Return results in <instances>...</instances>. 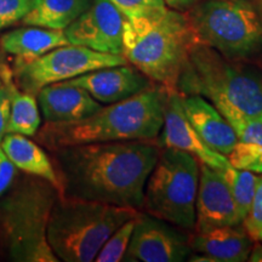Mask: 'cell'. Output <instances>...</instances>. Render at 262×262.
<instances>
[{
  "label": "cell",
  "instance_id": "11",
  "mask_svg": "<svg viewBox=\"0 0 262 262\" xmlns=\"http://www.w3.org/2000/svg\"><path fill=\"white\" fill-rule=\"evenodd\" d=\"M124 19L111 0H94L63 32L70 44L98 52L123 55Z\"/></svg>",
  "mask_w": 262,
  "mask_h": 262
},
{
  "label": "cell",
  "instance_id": "24",
  "mask_svg": "<svg viewBox=\"0 0 262 262\" xmlns=\"http://www.w3.org/2000/svg\"><path fill=\"white\" fill-rule=\"evenodd\" d=\"M135 217L130 219L119 226L116 231L111 234L106 243L98 251L95 261L97 262H119L123 261L125 256L127 247H129L131 234H133Z\"/></svg>",
  "mask_w": 262,
  "mask_h": 262
},
{
  "label": "cell",
  "instance_id": "9",
  "mask_svg": "<svg viewBox=\"0 0 262 262\" xmlns=\"http://www.w3.org/2000/svg\"><path fill=\"white\" fill-rule=\"evenodd\" d=\"M127 63L123 55L106 54L80 45L67 44L19 67H14L18 89L37 96L45 85L66 81L106 67Z\"/></svg>",
  "mask_w": 262,
  "mask_h": 262
},
{
  "label": "cell",
  "instance_id": "25",
  "mask_svg": "<svg viewBox=\"0 0 262 262\" xmlns=\"http://www.w3.org/2000/svg\"><path fill=\"white\" fill-rule=\"evenodd\" d=\"M231 166L239 170H248L262 175V147L254 143L241 142L227 156Z\"/></svg>",
  "mask_w": 262,
  "mask_h": 262
},
{
  "label": "cell",
  "instance_id": "26",
  "mask_svg": "<svg viewBox=\"0 0 262 262\" xmlns=\"http://www.w3.org/2000/svg\"><path fill=\"white\" fill-rule=\"evenodd\" d=\"M124 18L130 19L166 8L164 0H111Z\"/></svg>",
  "mask_w": 262,
  "mask_h": 262
},
{
  "label": "cell",
  "instance_id": "6",
  "mask_svg": "<svg viewBox=\"0 0 262 262\" xmlns=\"http://www.w3.org/2000/svg\"><path fill=\"white\" fill-rule=\"evenodd\" d=\"M137 211L85 199L58 198L49 220L48 242L58 260L95 261L111 234Z\"/></svg>",
  "mask_w": 262,
  "mask_h": 262
},
{
  "label": "cell",
  "instance_id": "12",
  "mask_svg": "<svg viewBox=\"0 0 262 262\" xmlns=\"http://www.w3.org/2000/svg\"><path fill=\"white\" fill-rule=\"evenodd\" d=\"M242 225L224 170L199 163L195 201V231Z\"/></svg>",
  "mask_w": 262,
  "mask_h": 262
},
{
  "label": "cell",
  "instance_id": "20",
  "mask_svg": "<svg viewBox=\"0 0 262 262\" xmlns=\"http://www.w3.org/2000/svg\"><path fill=\"white\" fill-rule=\"evenodd\" d=\"M0 79L3 86L9 91L11 101L8 134L15 133L25 136H34L40 126V116L35 95L18 89L15 83L14 73L4 63H0Z\"/></svg>",
  "mask_w": 262,
  "mask_h": 262
},
{
  "label": "cell",
  "instance_id": "21",
  "mask_svg": "<svg viewBox=\"0 0 262 262\" xmlns=\"http://www.w3.org/2000/svg\"><path fill=\"white\" fill-rule=\"evenodd\" d=\"M94 0H32L22 22L28 26L63 31L75 21Z\"/></svg>",
  "mask_w": 262,
  "mask_h": 262
},
{
  "label": "cell",
  "instance_id": "17",
  "mask_svg": "<svg viewBox=\"0 0 262 262\" xmlns=\"http://www.w3.org/2000/svg\"><path fill=\"white\" fill-rule=\"evenodd\" d=\"M189 244L193 253L204 254L215 262L248 261L254 245L253 239L241 225L195 231L191 234Z\"/></svg>",
  "mask_w": 262,
  "mask_h": 262
},
{
  "label": "cell",
  "instance_id": "19",
  "mask_svg": "<svg viewBox=\"0 0 262 262\" xmlns=\"http://www.w3.org/2000/svg\"><path fill=\"white\" fill-rule=\"evenodd\" d=\"M0 147L16 168L47 180L57 188L61 196V183L54 164L37 143L21 134L10 133L4 136Z\"/></svg>",
  "mask_w": 262,
  "mask_h": 262
},
{
  "label": "cell",
  "instance_id": "2",
  "mask_svg": "<svg viewBox=\"0 0 262 262\" xmlns=\"http://www.w3.org/2000/svg\"><path fill=\"white\" fill-rule=\"evenodd\" d=\"M169 90L155 84L142 93L111 103L71 123H47L37 141L54 150L61 147L114 141H157L164 122Z\"/></svg>",
  "mask_w": 262,
  "mask_h": 262
},
{
  "label": "cell",
  "instance_id": "22",
  "mask_svg": "<svg viewBox=\"0 0 262 262\" xmlns=\"http://www.w3.org/2000/svg\"><path fill=\"white\" fill-rule=\"evenodd\" d=\"M224 173L237 206L238 215L243 222L253 204L258 176L248 170H239L233 166L224 170Z\"/></svg>",
  "mask_w": 262,
  "mask_h": 262
},
{
  "label": "cell",
  "instance_id": "14",
  "mask_svg": "<svg viewBox=\"0 0 262 262\" xmlns=\"http://www.w3.org/2000/svg\"><path fill=\"white\" fill-rule=\"evenodd\" d=\"M66 81L86 90L95 100L104 104L126 100L156 84L127 63L101 68Z\"/></svg>",
  "mask_w": 262,
  "mask_h": 262
},
{
  "label": "cell",
  "instance_id": "7",
  "mask_svg": "<svg viewBox=\"0 0 262 262\" xmlns=\"http://www.w3.org/2000/svg\"><path fill=\"white\" fill-rule=\"evenodd\" d=\"M185 14L196 40L229 60H248L262 50V22L251 0H201Z\"/></svg>",
  "mask_w": 262,
  "mask_h": 262
},
{
  "label": "cell",
  "instance_id": "31",
  "mask_svg": "<svg viewBox=\"0 0 262 262\" xmlns=\"http://www.w3.org/2000/svg\"><path fill=\"white\" fill-rule=\"evenodd\" d=\"M201 0H164L165 5L170 9L178 10V11L186 12L189 9L193 8L196 3H199Z\"/></svg>",
  "mask_w": 262,
  "mask_h": 262
},
{
  "label": "cell",
  "instance_id": "33",
  "mask_svg": "<svg viewBox=\"0 0 262 262\" xmlns=\"http://www.w3.org/2000/svg\"><path fill=\"white\" fill-rule=\"evenodd\" d=\"M257 10H258V14H260V17H261V22H262V0H258V5H257Z\"/></svg>",
  "mask_w": 262,
  "mask_h": 262
},
{
  "label": "cell",
  "instance_id": "16",
  "mask_svg": "<svg viewBox=\"0 0 262 262\" xmlns=\"http://www.w3.org/2000/svg\"><path fill=\"white\" fill-rule=\"evenodd\" d=\"M181 104L201 139L211 149L227 157L237 145L238 137L215 104L201 95H181Z\"/></svg>",
  "mask_w": 262,
  "mask_h": 262
},
{
  "label": "cell",
  "instance_id": "29",
  "mask_svg": "<svg viewBox=\"0 0 262 262\" xmlns=\"http://www.w3.org/2000/svg\"><path fill=\"white\" fill-rule=\"evenodd\" d=\"M17 176V168L12 164L0 147V196L8 191Z\"/></svg>",
  "mask_w": 262,
  "mask_h": 262
},
{
  "label": "cell",
  "instance_id": "4",
  "mask_svg": "<svg viewBox=\"0 0 262 262\" xmlns=\"http://www.w3.org/2000/svg\"><path fill=\"white\" fill-rule=\"evenodd\" d=\"M57 188L28 175L0 196V249L16 262H57L48 242V225Z\"/></svg>",
  "mask_w": 262,
  "mask_h": 262
},
{
  "label": "cell",
  "instance_id": "23",
  "mask_svg": "<svg viewBox=\"0 0 262 262\" xmlns=\"http://www.w3.org/2000/svg\"><path fill=\"white\" fill-rule=\"evenodd\" d=\"M214 104L232 126L238 141L262 147V120L248 117L225 102H214Z\"/></svg>",
  "mask_w": 262,
  "mask_h": 262
},
{
  "label": "cell",
  "instance_id": "34",
  "mask_svg": "<svg viewBox=\"0 0 262 262\" xmlns=\"http://www.w3.org/2000/svg\"><path fill=\"white\" fill-rule=\"evenodd\" d=\"M0 63H2V62H0ZM0 86H2V79H0Z\"/></svg>",
  "mask_w": 262,
  "mask_h": 262
},
{
  "label": "cell",
  "instance_id": "27",
  "mask_svg": "<svg viewBox=\"0 0 262 262\" xmlns=\"http://www.w3.org/2000/svg\"><path fill=\"white\" fill-rule=\"evenodd\" d=\"M242 224L253 241L262 243V175L257 178L256 192L250 211Z\"/></svg>",
  "mask_w": 262,
  "mask_h": 262
},
{
  "label": "cell",
  "instance_id": "1",
  "mask_svg": "<svg viewBox=\"0 0 262 262\" xmlns=\"http://www.w3.org/2000/svg\"><path fill=\"white\" fill-rule=\"evenodd\" d=\"M157 141L85 143L51 150L61 196L140 210L149 173L158 160Z\"/></svg>",
  "mask_w": 262,
  "mask_h": 262
},
{
  "label": "cell",
  "instance_id": "3",
  "mask_svg": "<svg viewBox=\"0 0 262 262\" xmlns=\"http://www.w3.org/2000/svg\"><path fill=\"white\" fill-rule=\"evenodd\" d=\"M196 42L185 12L168 6L124 19L123 56L153 83L169 91L176 90L183 64Z\"/></svg>",
  "mask_w": 262,
  "mask_h": 262
},
{
  "label": "cell",
  "instance_id": "32",
  "mask_svg": "<svg viewBox=\"0 0 262 262\" xmlns=\"http://www.w3.org/2000/svg\"><path fill=\"white\" fill-rule=\"evenodd\" d=\"M248 261L262 262V244L253 245V249H251Z\"/></svg>",
  "mask_w": 262,
  "mask_h": 262
},
{
  "label": "cell",
  "instance_id": "10",
  "mask_svg": "<svg viewBox=\"0 0 262 262\" xmlns=\"http://www.w3.org/2000/svg\"><path fill=\"white\" fill-rule=\"evenodd\" d=\"M186 229L137 211L135 226L123 261L129 262H181L192 254Z\"/></svg>",
  "mask_w": 262,
  "mask_h": 262
},
{
  "label": "cell",
  "instance_id": "15",
  "mask_svg": "<svg viewBox=\"0 0 262 262\" xmlns=\"http://www.w3.org/2000/svg\"><path fill=\"white\" fill-rule=\"evenodd\" d=\"M37 97L47 123L77 122L102 108L86 90L67 81L45 85Z\"/></svg>",
  "mask_w": 262,
  "mask_h": 262
},
{
  "label": "cell",
  "instance_id": "5",
  "mask_svg": "<svg viewBox=\"0 0 262 262\" xmlns=\"http://www.w3.org/2000/svg\"><path fill=\"white\" fill-rule=\"evenodd\" d=\"M176 90L225 102L262 120V71L242 61L229 60L215 49L196 42L180 73Z\"/></svg>",
  "mask_w": 262,
  "mask_h": 262
},
{
  "label": "cell",
  "instance_id": "30",
  "mask_svg": "<svg viewBox=\"0 0 262 262\" xmlns=\"http://www.w3.org/2000/svg\"><path fill=\"white\" fill-rule=\"evenodd\" d=\"M11 112V101L10 94L5 86H0V142L8 134V126Z\"/></svg>",
  "mask_w": 262,
  "mask_h": 262
},
{
  "label": "cell",
  "instance_id": "28",
  "mask_svg": "<svg viewBox=\"0 0 262 262\" xmlns=\"http://www.w3.org/2000/svg\"><path fill=\"white\" fill-rule=\"evenodd\" d=\"M32 0H0V29L16 24L27 15Z\"/></svg>",
  "mask_w": 262,
  "mask_h": 262
},
{
  "label": "cell",
  "instance_id": "18",
  "mask_svg": "<svg viewBox=\"0 0 262 262\" xmlns=\"http://www.w3.org/2000/svg\"><path fill=\"white\" fill-rule=\"evenodd\" d=\"M70 44L64 32L29 26L6 33L0 39V47L15 56L14 67H19L42 56L54 49Z\"/></svg>",
  "mask_w": 262,
  "mask_h": 262
},
{
  "label": "cell",
  "instance_id": "8",
  "mask_svg": "<svg viewBox=\"0 0 262 262\" xmlns=\"http://www.w3.org/2000/svg\"><path fill=\"white\" fill-rule=\"evenodd\" d=\"M198 185V159L183 150L162 148L147 179L142 209L186 231L194 229Z\"/></svg>",
  "mask_w": 262,
  "mask_h": 262
},
{
  "label": "cell",
  "instance_id": "13",
  "mask_svg": "<svg viewBox=\"0 0 262 262\" xmlns=\"http://www.w3.org/2000/svg\"><path fill=\"white\" fill-rule=\"evenodd\" d=\"M160 148H173L187 152L198 159L199 163L211 168L226 170L231 166L228 158L211 149L195 133L185 116L181 104V95L178 91H169L164 122L157 139Z\"/></svg>",
  "mask_w": 262,
  "mask_h": 262
}]
</instances>
